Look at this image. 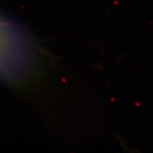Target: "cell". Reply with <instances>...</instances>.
I'll return each mask as SVG.
<instances>
[{"instance_id":"obj_1","label":"cell","mask_w":153,"mask_h":153,"mask_svg":"<svg viewBox=\"0 0 153 153\" xmlns=\"http://www.w3.org/2000/svg\"><path fill=\"white\" fill-rule=\"evenodd\" d=\"M32 53L22 30L0 16V76L17 80L27 76L33 65Z\"/></svg>"}]
</instances>
